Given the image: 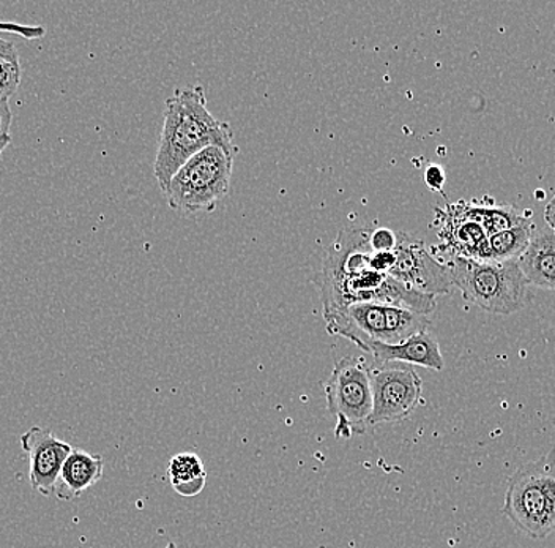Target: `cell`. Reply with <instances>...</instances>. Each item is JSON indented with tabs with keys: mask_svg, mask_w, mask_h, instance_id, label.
<instances>
[{
	"mask_svg": "<svg viewBox=\"0 0 555 548\" xmlns=\"http://www.w3.org/2000/svg\"><path fill=\"white\" fill-rule=\"evenodd\" d=\"M210 145L238 152L232 142L231 125L215 119L208 111L201 86L177 89L166 100L162 138L154 163V175L165 192L172 176L197 152Z\"/></svg>",
	"mask_w": 555,
	"mask_h": 548,
	"instance_id": "1",
	"label": "cell"
},
{
	"mask_svg": "<svg viewBox=\"0 0 555 548\" xmlns=\"http://www.w3.org/2000/svg\"><path fill=\"white\" fill-rule=\"evenodd\" d=\"M447 267L453 286L460 288L464 300L481 310L513 315L529 304L530 284L518 262H477L451 256Z\"/></svg>",
	"mask_w": 555,
	"mask_h": 548,
	"instance_id": "2",
	"label": "cell"
},
{
	"mask_svg": "<svg viewBox=\"0 0 555 548\" xmlns=\"http://www.w3.org/2000/svg\"><path fill=\"white\" fill-rule=\"evenodd\" d=\"M502 513L532 539L555 533V447L508 477Z\"/></svg>",
	"mask_w": 555,
	"mask_h": 548,
	"instance_id": "3",
	"label": "cell"
},
{
	"mask_svg": "<svg viewBox=\"0 0 555 548\" xmlns=\"http://www.w3.org/2000/svg\"><path fill=\"white\" fill-rule=\"evenodd\" d=\"M328 334L345 336L363 353L371 343L398 345L409 336L428 331L431 319L409 308L377 302H357L322 311Z\"/></svg>",
	"mask_w": 555,
	"mask_h": 548,
	"instance_id": "4",
	"label": "cell"
},
{
	"mask_svg": "<svg viewBox=\"0 0 555 548\" xmlns=\"http://www.w3.org/2000/svg\"><path fill=\"white\" fill-rule=\"evenodd\" d=\"M235 155L237 152L220 145L197 152L172 176L163 192L168 206L183 215L214 213L228 195Z\"/></svg>",
	"mask_w": 555,
	"mask_h": 548,
	"instance_id": "5",
	"label": "cell"
},
{
	"mask_svg": "<svg viewBox=\"0 0 555 548\" xmlns=\"http://www.w3.org/2000/svg\"><path fill=\"white\" fill-rule=\"evenodd\" d=\"M322 311L335 310L357 302L397 305L416 314L433 315L436 297L416 293L404 283L374 269L353 276L322 277Z\"/></svg>",
	"mask_w": 555,
	"mask_h": 548,
	"instance_id": "6",
	"label": "cell"
},
{
	"mask_svg": "<svg viewBox=\"0 0 555 548\" xmlns=\"http://www.w3.org/2000/svg\"><path fill=\"white\" fill-rule=\"evenodd\" d=\"M325 397L330 415L336 418V438L349 439L371 429L373 387L371 367L363 356H346L336 364L327 384Z\"/></svg>",
	"mask_w": 555,
	"mask_h": 548,
	"instance_id": "7",
	"label": "cell"
},
{
	"mask_svg": "<svg viewBox=\"0 0 555 548\" xmlns=\"http://www.w3.org/2000/svg\"><path fill=\"white\" fill-rule=\"evenodd\" d=\"M371 429L405 421L422 402V378L408 364L388 362L371 367Z\"/></svg>",
	"mask_w": 555,
	"mask_h": 548,
	"instance_id": "8",
	"label": "cell"
},
{
	"mask_svg": "<svg viewBox=\"0 0 555 548\" xmlns=\"http://www.w3.org/2000/svg\"><path fill=\"white\" fill-rule=\"evenodd\" d=\"M393 252L395 265L391 267L390 277L416 293L434 297L437 294L450 293L453 283L449 267L426 248L422 239L398 231V244Z\"/></svg>",
	"mask_w": 555,
	"mask_h": 548,
	"instance_id": "9",
	"label": "cell"
},
{
	"mask_svg": "<svg viewBox=\"0 0 555 548\" xmlns=\"http://www.w3.org/2000/svg\"><path fill=\"white\" fill-rule=\"evenodd\" d=\"M21 447L29 454L30 487L35 494L52 496L59 473L73 447L59 439L51 430L33 426L21 435Z\"/></svg>",
	"mask_w": 555,
	"mask_h": 548,
	"instance_id": "10",
	"label": "cell"
},
{
	"mask_svg": "<svg viewBox=\"0 0 555 548\" xmlns=\"http://www.w3.org/2000/svg\"><path fill=\"white\" fill-rule=\"evenodd\" d=\"M437 214H442L443 227L439 232L443 245L442 252H449L450 256H461V258L477 259V262H491L489 255L488 239L483 227L477 221L468 220L461 211V204H451L446 213L437 209Z\"/></svg>",
	"mask_w": 555,
	"mask_h": 548,
	"instance_id": "11",
	"label": "cell"
},
{
	"mask_svg": "<svg viewBox=\"0 0 555 548\" xmlns=\"http://www.w3.org/2000/svg\"><path fill=\"white\" fill-rule=\"evenodd\" d=\"M366 354H371L377 364H408V366L425 367V369L436 370V372H442L446 369V360L440 352L439 342L436 336L429 334V331L409 336L398 345L371 343Z\"/></svg>",
	"mask_w": 555,
	"mask_h": 548,
	"instance_id": "12",
	"label": "cell"
},
{
	"mask_svg": "<svg viewBox=\"0 0 555 548\" xmlns=\"http://www.w3.org/2000/svg\"><path fill=\"white\" fill-rule=\"evenodd\" d=\"M518 266L529 284L555 291V231L546 224L533 225L529 247Z\"/></svg>",
	"mask_w": 555,
	"mask_h": 548,
	"instance_id": "13",
	"label": "cell"
},
{
	"mask_svg": "<svg viewBox=\"0 0 555 548\" xmlns=\"http://www.w3.org/2000/svg\"><path fill=\"white\" fill-rule=\"evenodd\" d=\"M103 467L102 456H93L82 449H73L59 473L54 496L64 501L79 498L96 482L102 481Z\"/></svg>",
	"mask_w": 555,
	"mask_h": 548,
	"instance_id": "14",
	"label": "cell"
},
{
	"mask_svg": "<svg viewBox=\"0 0 555 548\" xmlns=\"http://www.w3.org/2000/svg\"><path fill=\"white\" fill-rule=\"evenodd\" d=\"M461 211L466 215L468 220L477 221L483 227L486 234H498V232L509 230L522 221L530 220V215H526L524 211L513 206V204H503V206H491V204L466 203L460 201Z\"/></svg>",
	"mask_w": 555,
	"mask_h": 548,
	"instance_id": "15",
	"label": "cell"
},
{
	"mask_svg": "<svg viewBox=\"0 0 555 548\" xmlns=\"http://www.w3.org/2000/svg\"><path fill=\"white\" fill-rule=\"evenodd\" d=\"M168 477L177 494L191 498L206 488L207 471L196 454L182 453L169 461Z\"/></svg>",
	"mask_w": 555,
	"mask_h": 548,
	"instance_id": "16",
	"label": "cell"
},
{
	"mask_svg": "<svg viewBox=\"0 0 555 548\" xmlns=\"http://www.w3.org/2000/svg\"><path fill=\"white\" fill-rule=\"evenodd\" d=\"M533 221H522L509 230L498 232L488 239L489 255L491 262H518L522 253L529 247L532 238Z\"/></svg>",
	"mask_w": 555,
	"mask_h": 548,
	"instance_id": "17",
	"label": "cell"
},
{
	"mask_svg": "<svg viewBox=\"0 0 555 548\" xmlns=\"http://www.w3.org/2000/svg\"><path fill=\"white\" fill-rule=\"evenodd\" d=\"M20 85V59H0V102L15 95Z\"/></svg>",
	"mask_w": 555,
	"mask_h": 548,
	"instance_id": "18",
	"label": "cell"
},
{
	"mask_svg": "<svg viewBox=\"0 0 555 548\" xmlns=\"http://www.w3.org/2000/svg\"><path fill=\"white\" fill-rule=\"evenodd\" d=\"M367 242H370V248L373 253L391 252L398 244V231L371 225Z\"/></svg>",
	"mask_w": 555,
	"mask_h": 548,
	"instance_id": "19",
	"label": "cell"
},
{
	"mask_svg": "<svg viewBox=\"0 0 555 548\" xmlns=\"http://www.w3.org/2000/svg\"><path fill=\"white\" fill-rule=\"evenodd\" d=\"M425 182L433 192H440L446 183V173L439 165H429L425 173Z\"/></svg>",
	"mask_w": 555,
	"mask_h": 548,
	"instance_id": "20",
	"label": "cell"
},
{
	"mask_svg": "<svg viewBox=\"0 0 555 548\" xmlns=\"http://www.w3.org/2000/svg\"><path fill=\"white\" fill-rule=\"evenodd\" d=\"M13 114L10 110L9 100L0 102V138L10 135V125H12Z\"/></svg>",
	"mask_w": 555,
	"mask_h": 548,
	"instance_id": "21",
	"label": "cell"
},
{
	"mask_svg": "<svg viewBox=\"0 0 555 548\" xmlns=\"http://www.w3.org/2000/svg\"><path fill=\"white\" fill-rule=\"evenodd\" d=\"M0 59H20L15 44L0 38Z\"/></svg>",
	"mask_w": 555,
	"mask_h": 548,
	"instance_id": "22",
	"label": "cell"
},
{
	"mask_svg": "<svg viewBox=\"0 0 555 548\" xmlns=\"http://www.w3.org/2000/svg\"><path fill=\"white\" fill-rule=\"evenodd\" d=\"M544 224H546L551 230L555 231V195L553 200L546 204V209H544Z\"/></svg>",
	"mask_w": 555,
	"mask_h": 548,
	"instance_id": "23",
	"label": "cell"
},
{
	"mask_svg": "<svg viewBox=\"0 0 555 548\" xmlns=\"http://www.w3.org/2000/svg\"><path fill=\"white\" fill-rule=\"evenodd\" d=\"M10 142H12V137H10V135H5V137L0 138V155H2L3 151L9 148Z\"/></svg>",
	"mask_w": 555,
	"mask_h": 548,
	"instance_id": "24",
	"label": "cell"
},
{
	"mask_svg": "<svg viewBox=\"0 0 555 548\" xmlns=\"http://www.w3.org/2000/svg\"><path fill=\"white\" fill-rule=\"evenodd\" d=\"M166 548H177V546H176V544L171 543V544H169V546H168V547H166Z\"/></svg>",
	"mask_w": 555,
	"mask_h": 548,
	"instance_id": "25",
	"label": "cell"
}]
</instances>
